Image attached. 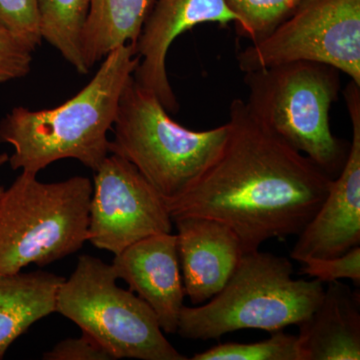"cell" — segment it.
<instances>
[{"label":"cell","mask_w":360,"mask_h":360,"mask_svg":"<svg viewBox=\"0 0 360 360\" xmlns=\"http://www.w3.org/2000/svg\"><path fill=\"white\" fill-rule=\"evenodd\" d=\"M221 150L193 186L165 201L174 219L219 220L236 232L243 251L269 239L298 236L330 188L323 170L253 115L246 101L229 108Z\"/></svg>","instance_id":"obj_1"},{"label":"cell","mask_w":360,"mask_h":360,"mask_svg":"<svg viewBox=\"0 0 360 360\" xmlns=\"http://www.w3.org/2000/svg\"><path fill=\"white\" fill-rule=\"evenodd\" d=\"M139 63L135 44L122 45L65 103L51 110L14 108L0 122V143L14 149L8 160L11 168L37 174L56 161L72 158L96 172L110 155L108 132Z\"/></svg>","instance_id":"obj_2"},{"label":"cell","mask_w":360,"mask_h":360,"mask_svg":"<svg viewBox=\"0 0 360 360\" xmlns=\"http://www.w3.org/2000/svg\"><path fill=\"white\" fill-rule=\"evenodd\" d=\"M292 274L288 258L259 250L245 253L217 295L200 307L184 305L177 335L207 341L241 329L271 333L298 326L319 307L326 288Z\"/></svg>","instance_id":"obj_3"},{"label":"cell","mask_w":360,"mask_h":360,"mask_svg":"<svg viewBox=\"0 0 360 360\" xmlns=\"http://www.w3.org/2000/svg\"><path fill=\"white\" fill-rule=\"evenodd\" d=\"M92 189L84 176L44 184L21 172L0 198V274L44 267L84 248Z\"/></svg>","instance_id":"obj_4"},{"label":"cell","mask_w":360,"mask_h":360,"mask_svg":"<svg viewBox=\"0 0 360 360\" xmlns=\"http://www.w3.org/2000/svg\"><path fill=\"white\" fill-rule=\"evenodd\" d=\"M110 153L139 169L165 201L200 179L224 146L229 124L194 131L169 117L158 97L135 82L125 85L112 129Z\"/></svg>","instance_id":"obj_5"},{"label":"cell","mask_w":360,"mask_h":360,"mask_svg":"<svg viewBox=\"0 0 360 360\" xmlns=\"http://www.w3.org/2000/svg\"><path fill=\"white\" fill-rule=\"evenodd\" d=\"M340 72L323 63L295 61L245 73L246 103L253 115L333 179L349 151L329 124Z\"/></svg>","instance_id":"obj_6"},{"label":"cell","mask_w":360,"mask_h":360,"mask_svg":"<svg viewBox=\"0 0 360 360\" xmlns=\"http://www.w3.org/2000/svg\"><path fill=\"white\" fill-rule=\"evenodd\" d=\"M111 264L80 255L56 295V312L98 341L115 359L187 360L167 340L150 307L116 284Z\"/></svg>","instance_id":"obj_7"},{"label":"cell","mask_w":360,"mask_h":360,"mask_svg":"<svg viewBox=\"0 0 360 360\" xmlns=\"http://www.w3.org/2000/svg\"><path fill=\"white\" fill-rule=\"evenodd\" d=\"M295 61L333 66L360 85V0H300L274 32L238 56L245 73Z\"/></svg>","instance_id":"obj_8"},{"label":"cell","mask_w":360,"mask_h":360,"mask_svg":"<svg viewBox=\"0 0 360 360\" xmlns=\"http://www.w3.org/2000/svg\"><path fill=\"white\" fill-rule=\"evenodd\" d=\"M89 241L118 255L141 239L172 232L167 203L136 167L110 153L94 172Z\"/></svg>","instance_id":"obj_9"},{"label":"cell","mask_w":360,"mask_h":360,"mask_svg":"<svg viewBox=\"0 0 360 360\" xmlns=\"http://www.w3.org/2000/svg\"><path fill=\"white\" fill-rule=\"evenodd\" d=\"M345 97L352 124L347 160L314 219L298 234L290 252L296 262L340 257L360 245V85L352 80Z\"/></svg>","instance_id":"obj_10"},{"label":"cell","mask_w":360,"mask_h":360,"mask_svg":"<svg viewBox=\"0 0 360 360\" xmlns=\"http://www.w3.org/2000/svg\"><path fill=\"white\" fill-rule=\"evenodd\" d=\"M207 22L236 25L238 18L224 0H155L144 22L135 44L139 63L134 78L137 84L158 97L167 112L179 108L167 77L169 47L186 30Z\"/></svg>","instance_id":"obj_11"},{"label":"cell","mask_w":360,"mask_h":360,"mask_svg":"<svg viewBox=\"0 0 360 360\" xmlns=\"http://www.w3.org/2000/svg\"><path fill=\"white\" fill-rule=\"evenodd\" d=\"M111 266L117 279L155 311L163 333H176L186 297L176 234L141 239L115 255Z\"/></svg>","instance_id":"obj_12"},{"label":"cell","mask_w":360,"mask_h":360,"mask_svg":"<svg viewBox=\"0 0 360 360\" xmlns=\"http://www.w3.org/2000/svg\"><path fill=\"white\" fill-rule=\"evenodd\" d=\"M184 292L193 304H202L224 288L245 255L229 225L207 217L174 219Z\"/></svg>","instance_id":"obj_13"},{"label":"cell","mask_w":360,"mask_h":360,"mask_svg":"<svg viewBox=\"0 0 360 360\" xmlns=\"http://www.w3.org/2000/svg\"><path fill=\"white\" fill-rule=\"evenodd\" d=\"M298 328L304 360H359V291L340 281L328 283L319 307Z\"/></svg>","instance_id":"obj_14"},{"label":"cell","mask_w":360,"mask_h":360,"mask_svg":"<svg viewBox=\"0 0 360 360\" xmlns=\"http://www.w3.org/2000/svg\"><path fill=\"white\" fill-rule=\"evenodd\" d=\"M65 279L42 270L0 274V359L32 324L56 312Z\"/></svg>","instance_id":"obj_15"},{"label":"cell","mask_w":360,"mask_h":360,"mask_svg":"<svg viewBox=\"0 0 360 360\" xmlns=\"http://www.w3.org/2000/svg\"><path fill=\"white\" fill-rule=\"evenodd\" d=\"M155 0H90L84 33L87 68L103 61L111 51L136 44Z\"/></svg>","instance_id":"obj_16"},{"label":"cell","mask_w":360,"mask_h":360,"mask_svg":"<svg viewBox=\"0 0 360 360\" xmlns=\"http://www.w3.org/2000/svg\"><path fill=\"white\" fill-rule=\"evenodd\" d=\"M39 32L80 73L87 75L84 33L90 0H37Z\"/></svg>","instance_id":"obj_17"},{"label":"cell","mask_w":360,"mask_h":360,"mask_svg":"<svg viewBox=\"0 0 360 360\" xmlns=\"http://www.w3.org/2000/svg\"><path fill=\"white\" fill-rule=\"evenodd\" d=\"M193 360H304L297 335L283 330L271 333L267 340L252 343H219L195 354Z\"/></svg>","instance_id":"obj_18"},{"label":"cell","mask_w":360,"mask_h":360,"mask_svg":"<svg viewBox=\"0 0 360 360\" xmlns=\"http://www.w3.org/2000/svg\"><path fill=\"white\" fill-rule=\"evenodd\" d=\"M238 18L239 35L252 44L266 37L295 11L300 0H224Z\"/></svg>","instance_id":"obj_19"},{"label":"cell","mask_w":360,"mask_h":360,"mask_svg":"<svg viewBox=\"0 0 360 360\" xmlns=\"http://www.w3.org/2000/svg\"><path fill=\"white\" fill-rule=\"evenodd\" d=\"M302 264V274L314 277L323 284L350 279L354 285H360V245L340 257H309L303 259Z\"/></svg>","instance_id":"obj_20"},{"label":"cell","mask_w":360,"mask_h":360,"mask_svg":"<svg viewBox=\"0 0 360 360\" xmlns=\"http://www.w3.org/2000/svg\"><path fill=\"white\" fill-rule=\"evenodd\" d=\"M0 26L37 49L41 44L37 0H0Z\"/></svg>","instance_id":"obj_21"},{"label":"cell","mask_w":360,"mask_h":360,"mask_svg":"<svg viewBox=\"0 0 360 360\" xmlns=\"http://www.w3.org/2000/svg\"><path fill=\"white\" fill-rule=\"evenodd\" d=\"M34 51L25 39L0 26V84L26 77Z\"/></svg>","instance_id":"obj_22"},{"label":"cell","mask_w":360,"mask_h":360,"mask_svg":"<svg viewBox=\"0 0 360 360\" xmlns=\"http://www.w3.org/2000/svg\"><path fill=\"white\" fill-rule=\"evenodd\" d=\"M45 360H113L112 354L92 336L82 333L77 338H66L44 352Z\"/></svg>","instance_id":"obj_23"},{"label":"cell","mask_w":360,"mask_h":360,"mask_svg":"<svg viewBox=\"0 0 360 360\" xmlns=\"http://www.w3.org/2000/svg\"><path fill=\"white\" fill-rule=\"evenodd\" d=\"M9 156L7 155V153H0V167H4V165H6V162H8ZM4 187L0 186V198H1L2 193H4Z\"/></svg>","instance_id":"obj_24"}]
</instances>
